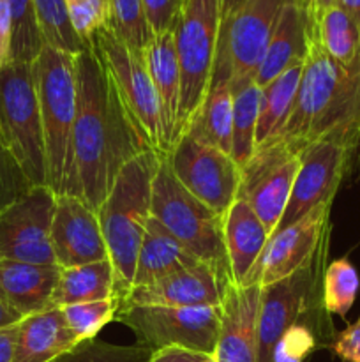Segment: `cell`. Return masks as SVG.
<instances>
[{
	"instance_id": "obj_18",
	"label": "cell",
	"mask_w": 360,
	"mask_h": 362,
	"mask_svg": "<svg viewBox=\"0 0 360 362\" xmlns=\"http://www.w3.org/2000/svg\"><path fill=\"white\" fill-rule=\"evenodd\" d=\"M261 285L232 283L221 304L214 362H258V317Z\"/></svg>"
},
{
	"instance_id": "obj_41",
	"label": "cell",
	"mask_w": 360,
	"mask_h": 362,
	"mask_svg": "<svg viewBox=\"0 0 360 362\" xmlns=\"http://www.w3.org/2000/svg\"><path fill=\"white\" fill-rule=\"evenodd\" d=\"M141 2L154 35L175 30L184 0H141Z\"/></svg>"
},
{
	"instance_id": "obj_3",
	"label": "cell",
	"mask_w": 360,
	"mask_h": 362,
	"mask_svg": "<svg viewBox=\"0 0 360 362\" xmlns=\"http://www.w3.org/2000/svg\"><path fill=\"white\" fill-rule=\"evenodd\" d=\"M34 67L46 151V186L56 194L81 198L74 159L76 71L74 55L46 46Z\"/></svg>"
},
{
	"instance_id": "obj_9",
	"label": "cell",
	"mask_w": 360,
	"mask_h": 362,
	"mask_svg": "<svg viewBox=\"0 0 360 362\" xmlns=\"http://www.w3.org/2000/svg\"><path fill=\"white\" fill-rule=\"evenodd\" d=\"M288 0H242L219 30L212 81L254 80Z\"/></svg>"
},
{
	"instance_id": "obj_33",
	"label": "cell",
	"mask_w": 360,
	"mask_h": 362,
	"mask_svg": "<svg viewBox=\"0 0 360 362\" xmlns=\"http://www.w3.org/2000/svg\"><path fill=\"white\" fill-rule=\"evenodd\" d=\"M13 18V62L32 64L44 48L37 18H35L34 0H7Z\"/></svg>"
},
{
	"instance_id": "obj_45",
	"label": "cell",
	"mask_w": 360,
	"mask_h": 362,
	"mask_svg": "<svg viewBox=\"0 0 360 362\" xmlns=\"http://www.w3.org/2000/svg\"><path fill=\"white\" fill-rule=\"evenodd\" d=\"M18 324L0 329V362L14 361V345H16Z\"/></svg>"
},
{
	"instance_id": "obj_43",
	"label": "cell",
	"mask_w": 360,
	"mask_h": 362,
	"mask_svg": "<svg viewBox=\"0 0 360 362\" xmlns=\"http://www.w3.org/2000/svg\"><path fill=\"white\" fill-rule=\"evenodd\" d=\"M13 18L7 0H0V71L13 62Z\"/></svg>"
},
{
	"instance_id": "obj_12",
	"label": "cell",
	"mask_w": 360,
	"mask_h": 362,
	"mask_svg": "<svg viewBox=\"0 0 360 362\" xmlns=\"http://www.w3.org/2000/svg\"><path fill=\"white\" fill-rule=\"evenodd\" d=\"M164 156L176 180L217 214L224 216L239 198L242 173L226 152L182 134Z\"/></svg>"
},
{
	"instance_id": "obj_10",
	"label": "cell",
	"mask_w": 360,
	"mask_h": 362,
	"mask_svg": "<svg viewBox=\"0 0 360 362\" xmlns=\"http://www.w3.org/2000/svg\"><path fill=\"white\" fill-rule=\"evenodd\" d=\"M306 145L277 134L256 145L253 156L240 166L239 198L251 205L270 237L286 211Z\"/></svg>"
},
{
	"instance_id": "obj_35",
	"label": "cell",
	"mask_w": 360,
	"mask_h": 362,
	"mask_svg": "<svg viewBox=\"0 0 360 362\" xmlns=\"http://www.w3.org/2000/svg\"><path fill=\"white\" fill-rule=\"evenodd\" d=\"M109 27L134 52L141 53L154 37L141 0H108Z\"/></svg>"
},
{
	"instance_id": "obj_31",
	"label": "cell",
	"mask_w": 360,
	"mask_h": 362,
	"mask_svg": "<svg viewBox=\"0 0 360 362\" xmlns=\"http://www.w3.org/2000/svg\"><path fill=\"white\" fill-rule=\"evenodd\" d=\"M34 9L46 46L69 55H78L88 48L90 42H85L74 32L64 0H34Z\"/></svg>"
},
{
	"instance_id": "obj_42",
	"label": "cell",
	"mask_w": 360,
	"mask_h": 362,
	"mask_svg": "<svg viewBox=\"0 0 360 362\" xmlns=\"http://www.w3.org/2000/svg\"><path fill=\"white\" fill-rule=\"evenodd\" d=\"M335 356L346 362H360V320L356 324L346 327L335 338L334 345Z\"/></svg>"
},
{
	"instance_id": "obj_50",
	"label": "cell",
	"mask_w": 360,
	"mask_h": 362,
	"mask_svg": "<svg viewBox=\"0 0 360 362\" xmlns=\"http://www.w3.org/2000/svg\"><path fill=\"white\" fill-rule=\"evenodd\" d=\"M296 2H299V4H302V6H304V7H306V9H307V11H309V13H311V11H313V6H314V0H296Z\"/></svg>"
},
{
	"instance_id": "obj_30",
	"label": "cell",
	"mask_w": 360,
	"mask_h": 362,
	"mask_svg": "<svg viewBox=\"0 0 360 362\" xmlns=\"http://www.w3.org/2000/svg\"><path fill=\"white\" fill-rule=\"evenodd\" d=\"M233 134L232 158L244 166L256 148V126L260 115L261 88L254 80L232 81Z\"/></svg>"
},
{
	"instance_id": "obj_38",
	"label": "cell",
	"mask_w": 360,
	"mask_h": 362,
	"mask_svg": "<svg viewBox=\"0 0 360 362\" xmlns=\"http://www.w3.org/2000/svg\"><path fill=\"white\" fill-rule=\"evenodd\" d=\"M64 4L74 32L85 42L109 23V6L106 0H64Z\"/></svg>"
},
{
	"instance_id": "obj_26",
	"label": "cell",
	"mask_w": 360,
	"mask_h": 362,
	"mask_svg": "<svg viewBox=\"0 0 360 362\" xmlns=\"http://www.w3.org/2000/svg\"><path fill=\"white\" fill-rule=\"evenodd\" d=\"M182 134L232 156L233 95L232 81H214L191 117Z\"/></svg>"
},
{
	"instance_id": "obj_17",
	"label": "cell",
	"mask_w": 360,
	"mask_h": 362,
	"mask_svg": "<svg viewBox=\"0 0 360 362\" xmlns=\"http://www.w3.org/2000/svg\"><path fill=\"white\" fill-rule=\"evenodd\" d=\"M232 283L210 265L201 262L152 285L133 286L120 300V306H221L226 290Z\"/></svg>"
},
{
	"instance_id": "obj_13",
	"label": "cell",
	"mask_w": 360,
	"mask_h": 362,
	"mask_svg": "<svg viewBox=\"0 0 360 362\" xmlns=\"http://www.w3.org/2000/svg\"><path fill=\"white\" fill-rule=\"evenodd\" d=\"M56 194L34 186L0 211V262L56 264L49 244Z\"/></svg>"
},
{
	"instance_id": "obj_14",
	"label": "cell",
	"mask_w": 360,
	"mask_h": 362,
	"mask_svg": "<svg viewBox=\"0 0 360 362\" xmlns=\"http://www.w3.org/2000/svg\"><path fill=\"white\" fill-rule=\"evenodd\" d=\"M349 159L352 151L342 141L334 138L309 141L300 152L299 172L275 232L295 225L316 209L332 205Z\"/></svg>"
},
{
	"instance_id": "obj_47",
	"label": "cell",
	"mask_w": 360,
	"mask_h": 362,
	"mask_svg": "<svg viewBox=\"0 0 360 362\" xmlns=\"http://www.w3.org/2000/svg\"><path fill=\"white\" fill-rule=\"evenodd\" d=\"M21 320H23V318L18 317L14 311H11L9 308L0 300V329L9 327V325H14V324H20Z\"/></svg>"
},
{
	"instance_id": "obj_27",
	"label": "cell",
	"mask_w": 360,
	"mask_h": 362,
	"mask_svg": "<svg viewBox=\"0 0 360 362\" xmlns=\"http://www.w3.org/2000/svg\"><path fill=\"white\" fill-rule=\"evenodd\" d=\"M106 299H116L115 271L109 258L60 271L59 285L53 292V308Z\"/></svg>"
},
{
	"instance_id": "obj_52",
	"label": "cell",
	"mask_w": 360,
	"mask_h": 362,
	"mask_svg": "<svg viewBox=\"0 0 360 362\" xmlns=\"http://www.w3.org/2000/svg\"><path fill=\"white\" fill-rule=\"evenodd\" d=\"M106 2H108V0H106Z\"/></svg>"
},
{
	"instance_id": "obj_5",
	"label": "cell",
	"mask_w": 360,
	"mask_h": 362,
	"mask_svg": "<svg viewBox=\"0 0 360 362\" xmlns=\"http://www.w3.org/2000/svg\"><path fill=\"white\" fill-rule=\"evenodd\" d=\"M0 131L32 186H46V151L32 64L0 71Z\"/></svg>"
},
{
	"instance_id": "obj_37",
	"label": "cell",
	"mask_w": 360,
	"mask_h": 362,
	"mask_svg": "<svg viewBox=\"0 0 360 362\" xmlns=\"http://www.w3.org/2000/svg\"><path fill=\"white\" fill-rule=\"evenodd\" d=\"M154 350L147 345H113L88 339L52 362H148Z\"/></svg>"
},
{
	"instance_id": "obj_51",
	"label": "cell",
	"mask_w": 360,
	"mask_h": 362,
	"mask_svg": "<svg viewBox=\"0 0 360 362\" xmlns=\"http://www.w3.org/2000/svg\"><path fill=\"white\" fill-rule=\"evenodd\" d=\"M207 362H214V361H212V357H210V359H208V361H207Z\"/></svg>"
},
{
	"instance_id": "obj_24",
	"label": "cell",
	"mask_w": 360,
	"mask_h": 362,
	"mask_svg": "<svg viewBox=\"0 0 360 362\" xmlns=\"http://www.w3.org/2000/svg\"><path fill=\"white\" fill-rule=\"evenodd\" d=\"M78 345L60 308H49L18 324L13 362H52Z\"/></svg>"
},
{
	"instance_id": "obj_19",
	"label": "cell",
	"mask_w": 360,
	"mask_h": 362,
	"mask_svg": "<svg viewBox=\"0 0 360 362\" xmlns=\"http://www.w3.org/2000/svg\"><path fill=\"white\" fill-rule=\"evenodd\" d=\"M311 285V265L289 278L261 286L260 317H258V362H270L272 350L281 336L299 324L307 310Z\"/></svg>"
},
{
	"instance_id": "obj_4",
	"label": "cell",
	"mask_w": 360,
	"mask_h": 362,
	"mask_svg": "<svg viewBox=\"0 0 360 362\" xmlns=\"http://www.w3.org/2000/svg\"><path fill=\"white\" fill-rule=\"evenodd\" d=\"M152 218L157 219L194 257L233 281L222 233V216L194 198L161 156L152 189Z\"/></svg>"
},
{
	"instance_id": "obj_48",
	"label": "cell",
	"mask_w": 360,
	"mask_h": 362,
	"mask_svg": "<svg viewBox=\"0 0 360 362\" xmlns=\"http://www.w3.org/2000/svg\"><path fill=\"white\" fill-rule=\"evenodd\" d=\"M240 4H242V0H222V18L229 16Z\"/></svg>"
},
{
	"instance_id": "obj_32",
	"label": "cell",
	"mask_w": 360,
	"mask_h": 362,
	"mask_svg": "<svg viewBox=\"0 0 360 362\" xmlns=\"http://www.w3.org/2000/svg\"><path fill=\"white\" fill-rule=\"evenodd\" d=\"M323 138L342 141L349 147L352 156L355 152L360 156V66L349 78Z\"/></svg>"
},
{
	"instance_id": "obj_1",
	"label": "cell",
	"mask_w": 360,
	"mask_h": 362,
	"mask_svg": "<svg viewBox=\"0 0 360 362\" xmlns=\"http://www.w3.org/2000/svg\"><path fill=\"white\" fill-rule=\"evenodd\" d=\"M74 159L81 200L97 212L120 170L152 147L124 106L112 76L92 45L74 55Z\"/></svg>"
},
{
	"instance_id": "obj_25",
	"label": "cell",
	"mask_w": 360,
	"mask_h": 362,
	"mask_svg": "<svg viewBox=\"0 0 360 362\" xmlns=\"http://www.w3.org/2000/svg\"><path fill=\"white\" fill-rule=\"evenodd\" d=\"M201 264L180 240H176L157 219L150 218L147 223L133 286H147L162 278Z\"/></svg>"
},
{
	"instance_id": "obj_40",
	"label": "cell",
	"mask_w": 360,
	"mask_h": 362,
	"mask_svg": "<svg viewBox=\"0 0 360 362\" xmlns=\"http://www.w3.org/2000/svg\"><path fill=\"white\" fill-rule=\"evenodd\" d=\"M314 345L316 341L311 329L304 324H295L275 343L270 362H304Z\"/></svg>"
},
{
	"instance_id": "obj_44",
	"label": "cell",
	"mask_w": 360,
	"mask_h": 362,
	"mask_svg": "<svg viewBox=\"0 0 360 362\" xmlns=\"http://www.w3.org/2000/svg\"><path fill=\"white\" fill-rule=\"evenodd\" d=\"M210 356L194 352V350L182 349V346H166L152 352L148 362H207Z\"/></svg>"
},
{
	"instance_id": "obj_6",
	"label": "cell",
	"mask_w": 360,
	"mask_h": 362,
	"mask_svg": "<svg viewBox=\"0 0 360 362\" xmlns=\"http://www.w3.org/2000/svg\"><path fill=\"white\" fill-rule=\"evenodd\" d=\"M88 42L104 64L124 106L133 117L134 124L147 144L150 145L152 151L166 154L168 147H166L161 103L154 81L145 66L143 55L131 49L112 30L109 25L99 28Z\"/></svg>"
},
{
	"instance_id": "obj_21",
	"label": "cell",
	"mask_w": 360,
	"mask_h": 362,
	"mask_svg": "<svg viewBox=\"0 0 360 362\" xmlns=\"http://www.w3.org/2000/svg\"><path fill=\"white\" fill-rule=\"evenodd\" d=\"M60 271L56 264L0 262V300L21 318L49 310Z\"/></svg>"
},
{
	"instance_id": "obj_36",
	"label": "cell",
	"mask_w": 360,
	"mask_h": 362,
	"mask_svg": "<svg viewBox=\"0 0 360 362\" xmlns=\"http://www.w3.org/2000/svg\"><path fill=\"white\" fill-rule=\"evenodd\" d=\"M120 308V299L92 300V303L71 304V306L60 308L67 325L78 341L83 343L94 339L104 325H108L116 317Z\"/></svg>"
},
{
	"instance_id": "obj_7",
	"label": "cell",
	"mask_w": 360,
	"mask_h": 362,
	"mask_svg": "<svg viewBox=\"0 0 360 362\" xmlns=\"http://www.w3.org/2000/svg\"><path fill=\"white\" fill-rule=\"evenodd\" d=\"M221 21L222 0H184L173 30L182 76V133L210 87Z\"/></svg>"
},
{
	"instance_id": "obj_46",
	"label": "cell",
	"mask_w": 360,
	"mask_h": 362,
	"mask_svg": "<svg viewBox=\"0 0 360 362\" xmlns=\"http://www.w3.org/2000/svg\"><path fill=\"white\" fill-rule=\"evenodd\" d=\"M335 6H339L344 13H348L349 18L360 28V0H335Z\"/></svg>"
},
{
	"instance_id": "obj_2",
	"label": "cell",
	"mask_w": 360,
	"mask_h": 362,
	"mask_svg": "<svg viewBox=\"0 0 360 362\" xmlns=\"http://www.w3.org/2000/svg\"><path fill=\"white\" fill-rule=\"evenodd\" d=\"M161 156L145 151L131 159L97 211L108 258L115 271V296L120 300L133 288L138 253L152 218V189Z\"/></svg>"
},
{
	"instance_id": "obj_20",
	"label": "cell",
	"mask_w": 360,
	"mask_h": 362,
	"mask_svg": "<svg viewBox=\"0 0 360 362\" xmlns=\"http://www.w3.org/2000/svg\"><path fill=\"white\" fill-rule=\"evenodd\" d=\"M148 74L154 81L159 103H161L162 124H164L166 147L169 148L182 136V76H180L179 53L175 45V32L155 34L141 52ZM168 154V152H166Z\"/></svg>"
},
{
	"instance_id": "obj_16",
	"label": "cell",
	"mask_w": 360,
	"mask_h": 362,
	"mask_svg": "<svg viewBox=\"0 0 360 362\" xmlns=\"http://www.w3.org/2000/svg\"><path fill=\"white\" fill-rule=\"evenodd\" d=\"M55 262L59 267L94 264L108 258L97 212L92 211L80 197H56L49 230Z\"/></svg>"
},
{
	"instance_id": "obj_29",
	"label": "cell",
	"mask_w": 360,
	"mask_h": 362,
	"mask_svg": "<svg viewBox=\"0 0 360 362\" xmlns=\"http://www.w3.org/2000/svg\"><path fill=\"white\" fill-rule=\"evenodd\" d=\"M304 62L289 67L277 78L261 88L260 115L256 126V145L265 144L270 138L277 136L288 122L289 113L296 99V90L302 76Z\"/></svg>"
},
{
	"instance_id": "obj_11",
	"label": "cell",
	"mask_w": 360,
	"mask_h": 362,
	"mask_svg": "<svg viewBox=\"0 0 360 362\" xmlns=\"http://www.w3.org/2000/svg\"><path fill=\"white\" fill-rule=\"evenodd\" d=\"M115 318L140 338L141 345L152 350L182 346L212 357L221 324V306H120Z\"/></svg>"
},
{
	"instance_id": "obj_8",
	"label": "cell",
	"mask_w": 360,
	"mask_h": 362,
	"mask_svg": "<svg viewBox=\"0 0 360 362\" xmlns=\"http://www.w3.org/2000/svg\"><path fill=\"white\" fill-rule=\"evenodd\" d=\"M349 78L352 73L321 48L313 21H309L307 55L304 59L295 105L279 134L300 144L323 138Z\"/></svg>"
},
{
	"instance_id": "obj_23",
	"label": "cell",
	"mask_w": 360,
	"mask_h": 362,
	"mask_svg": "<svg viewBox=\"0 0 360 362\" xmlns=\"http://www.w3.org/2000/svg\"><path fill=\"white\" fill-rule=\"evenodd\" d=\"M222 233L233 283L244 285L256 267L270 235L256 212L242 198H236L222 216Z\"/></svg>"
},
{
	"instance_id": "obj_15",
	"label": "cell",
	"mask_w": 360,
	"mask_h": 362,
	"mask_svg": "<svg viewBox=\"0 0 360 362\" xmlns=\"http://www.w3.org/2000/svg\"><path fill=\"white\" fill-rule=\"evenodd\" d=\"M330 205L316 209L295 225L279 230L268 239L256 267L244 285H272L311 265L321 243Z\"/></svg>"
},
{
	"instance_id": "obj_49",
	"label": "cell",
	"mask_w": 360,
	"mask_h": 362,
	"mask_svg": "<svg viewBox=\"0 0 360 362\" xmlns=\"http://www.w3.org/2000/svg\"><path fill=\"white\" fill-rule=\"evenodd\" d=\"M335 0H314V6H313V11H311V16H314V14L321 13L323 9H327V7L334 6Z\"/></svg>"
},
{
	"instance_id": "obj_28",
	"label": "cell",
	"mask_w": 360,
	"mask_h": 362,
	"mask_svg": "<svg viewBox=\"0 0 360 362\" xmlns=\"http://www.w3.org/2000/svg\"><path fill=\"white\" fill-rule=\"evenodd\" d=\"M311 16V14H309ZM321 48L339 66L355 73L360 66V28L339 6H330L311 16Z\"/></svg>"
},
{
	"instance_id": "obj_34",
	"label": "cell",
	"mask_w": 360,
	"mask_h": 362,
	"mask_svg": "<svg viewBox=\"0 0 360 362\" xmlns=\"http://www.w3.org/2000/svg\"><path fill=\"white\" fill-rule=\"evenodd\" d=\"M359 286V272L348 258L332 262L323 278V306L327 313L346 317L355 303Z\"/></svg>"
},
{
	"instance_id": "obj_39",
	"label": "cell",
	"mask_w": 360,
	"mask_h": 362,
	"mask_svg": "<svg viewBox=\"0 0 360 362\" xmlns=\"http://www.w3.org/2000/svg\"><path fill=\"white\" fill-rule=\"evenodd\" d=\"M32 186L14 159L2 131H0V211L23 197Z\"/></svg>"
},
{
	"instance_id": "obj_22",
	"label": "cell",
	"mask_w": 360,
	"mask_h": 362,
	"mask_svg": "<svg viewBox=\"0 0 360 362\" xmlns=\"http://www.w3.org/2000/svg\"><path fill=\"white\" fill-rule=\"evenodd\" d=\"M309 11L296 0H288L279 16L275 30L267 46L263 60L254 74V83L260 88L289 67L304 62L309 41Z\"/></svg>"
}]
</instances>
